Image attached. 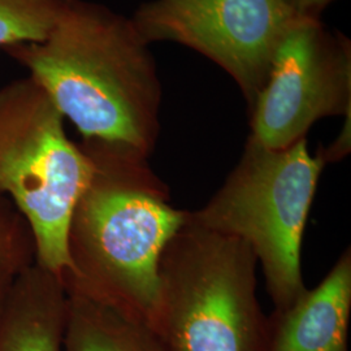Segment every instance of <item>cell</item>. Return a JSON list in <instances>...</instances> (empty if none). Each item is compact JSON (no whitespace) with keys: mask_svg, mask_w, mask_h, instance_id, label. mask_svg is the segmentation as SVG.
Listing matches in <instances>:
<instances>
[{"mask_svg":"<svg viewBox=\"0 0 351 351\" xmlns=\"http://www.w3.org/2000/svg\"><path fill=\"white\" fill-rule=\"evenodd\" d=\"M250 112L249 138L274 150L306 138L320 119L350 116V39L320 20L298 19L278 43Z\"/></svg>","mask_w":351,"mask_h":351,"instance_id":"7","label":"cell"},{"mask_svg":"<svg viewBox=\"0 0 351 351\" xmlns=\"http://www.w3.org/2000/svg\"><path fill=\"white\" fill-rule=\"evenodd\" d=\"M69 3L71 0H0V49L43 40Z\"/></svg>","mask_w":351,"mask_h":351,"instance_id":"11","label":"cell"},{"mask_svg":"<svg viewBox=\"0 0 351 351\" xmlns=\"http://www.w3.org/2000/svg\"><path fill=\"white\" fill-rule=\"evenodd\" d=\"M64 287L68 310L63 351H169L160 335L138 316Z\"/></svg>","mask_w":351,"mask_h":351,"instance_id":"10","label":"cell"},{"mask_svg":"<svg viewBox=\"0 0 351 351\" xmlns=\"http://www.w3.org/2000/svg\"><path fill=\"white\" fill-rule=\"evenodd\" d=\"M351 252L343 251L326 278L284 311L268 316L265 351H348Z\"/></svg>","mask_w":351,"mask_h":351,"instance_id":"8","label":"cell"},{"mask_svg":"<svg viewBox=\"0 0 351 351\" xmlns=\"http://www.w3.org/2000/svg\"><path fill=\"white\" fill-rule=\"evenodd\" d=\"M94 165L66 136L63 116L29 75L0 88V197L12 202L34 239L36 263L71 274L68 234Z\"/></svg>","mask_w":351,"mask_h":351,"instance_id":"5","label":"cell"},{"mask_svg":"<svg viewBox=\"0 0 351 351\" xmlns=\"http://www.w3.org/2000/svg\"><path fill=\"white\" fill-rule=\"evenodd\" d=\"M20 272L10 271V269H0V310H1L3 303L5 301V297L11 289L14 277L17 276Z\"/></svg>","mask_w":351,"mask_h":351,"instance_id":"14","label":"cell"},{"mask_svg":"<svg viewBox=\"0 0 351 351\" xmlns=\"http://www.w3.org/2000/svg\"><path fill=\"white\" fill-rule=\"evenodd\" d=\"M36 262L32 232L12 202L0 197V269L20 272Z\"/></svg>","mask_w":351,"mask_h":351,"instance_id":"12","label":"cell"},{"mask_svg":"<svg viewBox=\"0 0 351 351\" xmlns=\"http://www.w3.org/2000/svg\"><path fill=\"white\" fill-rule=\"evenodd\" d=\"M335 0H284L289 10L300 19L320 20V14Z\"/></svg>","mask_w":351,"mask_h":351,"instance_id":"13","label":"cell"},{"mask_svg":"<svg viewBox=\"0 0 351 351\" xmlns=\"http://www.w3.org/2000/svg\"><path fill=\"white\" fill-rule=\"evenodd\" d=\"M94 172L72 215L64 284L138 316L154 329L159 307V261L185 224L169 188L137 151L84 141Z\"/></svg>","mask_w":351,"mask_h":351,"instance_id":"2","label":"cell"},{"mask_svg":"<svg viewBox=\"0 0 351 351\" xmlns=\"http://www.w3.org/2000/svg\"><path fill=\"white\" fill-rule=\"evenodd\" d=\"M307 138L285 149L247 139L239 164L206 206L186 211L193 226L243 241L263 268L275 311H284L307 290L301 246L308 213L326 165Z\"/></svg>","mask_w":351,"mask_h":351,"instance_id":"3","label":"cell"},{"mask_svg":"<svg viewBox=\"0 0 351 351\" xmlns=\"http://www.w3.org/2000/svg\"><path fill=\"white\" fill-rule=\"evenodd\" d=\"M5 51L84 141L150 158L160 134L163 88L150 45L130 17L71 0L43 40Z\"/></svg>","mask_w":351,"mask_h":351,"instance_id":"1","label":"cell"},{"mask_svg":"<svg viewBox=\"0 0 351 351\" xmlns=\"http://www.w3.org/2000/svg\"><path fill=\"white\" fill-rule=\"evenodd\" d=\"M258 261L241 239L186 221L159 261L155 330L169 351H265Z\"/></svg>","mask_w":351,"mask_h":351,"instance_id":"4","label":"cell"},{"mask_svg":"<svg viewBox=\"0 0 351 351\" xmlns=\"http://www.w3.org/2000/svg\"><path fill=\"white\" fill-rule=\"evenodd\" d=\"M130 19L149 45L177 43L219 65L251 108L278 43L300 17L284 0H150Z\"/></svg>","mask_w":351,"mask_h":351,"instance_id":"6","label":"cell"},{"mask_svg":"<svg viewBox=\"0 0 351 351\" xmlns=\"http://www.w3.org/2000/svg\"><path fill=\"white\" fill-rule=\"evenodd\" d=\"M66 310L63 278L30 264L0 310V351H63Z\"/></svg>","mask_w":351,"mask_h":351,"instance_id":"9","label":"cell"}]
</instances>
